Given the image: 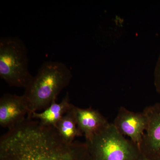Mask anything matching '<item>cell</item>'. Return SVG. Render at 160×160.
<instances>
[{"instance_id": "6da1fadb", "label": "cell", "mask_w": 160, "mask_h": 160, "mask_svg": "<svg viewBox=\"0 0 160 160\" xmlns=\"http://www.w3.org/2000/svg\"><path fill=\"white\" fill-rule=\"evenodd\" d=\"M0 160H89L86 142H67L52 126L27 117L0 138Z\"/></svg>"}, {"instance_id": "7a4b0ae2", "label": "cell", "mask_w": 160, "mask_h": 160, "mask_svg": "<svg viewBox=\"0 0 160 160\" xmlns=\"http://www.w3.org/2000/svg\"><path fill=\"white\" fill-rule=\"evenodd\" d=\"M72 78L71 71L64 63L49 61L43 63L23 94L31 115L50 106L69 85Z\"/></svg>"}, {"instance_id": "3957f363", "label": "cell", "mask_w": 160, "mask_h": 160, "mask_svg": "<svg viewBox=\"0 0 160 160\" xmlns=\"http://www.w3.org/2000/svg\"><path fill=\"white\" fill-rule=\"evenodd\" d=\"M86 143L89 160H139L143 156L139 146L120 133L112 123Z\"/></svg>"}, {"instance_id": "277c9868", "label": "cell", "mask_w": 160, "mask_h": 160, "mask_svg": "<svg viewBox=\"0 0 160 160\" xmlns=\"http://www.w3.org/2000/svg\"><path fill=\"white\" fill-rule=\"evenodd\" d=\"M0 77L11 87L25 89L33 79L29 70L28 49L18 38L0 40Z\"/></svg>"}, {"instance_id": "5b68a950", "label": "cell", "mask_w": 160, "mask_h": 160, "mask_svg": "<svg viewBox=\"0 0 160 160\" xmlns=\"http://www.w3.org/2000/svg\"><path fill=\"white\" fill-rule=\"evenodd\" d=\"M147 128L140 149L145 157L160 160V102L146 107Z\"/></svg>"}, {"instance_id": "8992f818", "label": "cell", "mask_w": 160, "mask_h": 160, "mask_svg": "<svg viewBox=\"0 0 160 160\" xmlns=\"http://www.w3.org/2000/svg\"><path fill=\"white\" fill-rule=\"evenodd\" d=\"M112 124L120 133L128 137L140 148L147 126V117L144 112H135L121 107Z\"/></svg>"}, {"instance_id": "52a82bcc", "label": "cell", "mask_w": 160, "mask_h": 160, "mask_svg": "<svg viewBox=\"0 0 160 160\" xmlns=\"http://www.w3.org/2000/svg\"><path fill=\"white\" fill-rule=\"evenodd\" d=\"M31 114L24 95L6 93L0 99V125L11 129L23 122Z\"/></svg>"}, {"instance_id": "ba28073f", "label": "cell", "mask_w": 160, "mask_h": 160, "mask_svg": "<svg viewBox=\"0 0 160 160\" xmlns=\"http://www.w3.org/2000/svg\"><path fill=\"white\" fill-rule=\"evenodd\" d=\"M75 112L78 128L85 136L86 141L110 124L100 112L91 107L81 108L75 106Z\"/></svg>"}, {"instance_id": "9c48e42d", "label": "cell", "mask_w": 160, "mask_h": 160, "mask_svg": "<svg viewBox=\"0 0 160 160\" xmlns=\"http://www.w3.org/2000/svg\"><path fill=\"white\" fill-rule=\"evenodd\" d=\"M72 106V104L70 103L69 93L67 92L61 102L57 103L55 101L42 112H33L31 117L39 121L43 125L56 128L58 123Z\"/></svg>"}, {"instance_id": "30bf717a", "label": "cell", "mask_w": 160, "mask_h": 160, "mask_svg": "<svg viewBox=\"0 0 160 160\" xmlns=\"http://www.w3.org/2000/svg\"><path fill=\"white\" fill-rule=\"evenodd\" d=\"M75 106L72 104L69 111L63 116L56 127L61 137L69 143L73 142L77 137L83 135L78 128Z\"/></svg>"}, {"instance_id": "8fae6325", "label": "cell", "mask_w": 160, "mask_h": 160, "mask_svg": "<svg viewBox=\"0 0 160 160\" xmlns=\"http://www.w3.org/2000/svg\"><path fill=\"white\" fill-rule=\"evenodd\" d=\"M154 84L156 90L160 94V53L154 69Z\"/></svg>"}, {"instance_id": "7c38bea8", "label": "cell", "mask_w": 160, "mask_h": 160, "mask_svg": "<svg viewBox=\"0 0 160 160\" xmlns=\"http://www.w3.org/2000/svg\"><path fill=\"white\" fill-rule=\"evenodd\" d=\"M139 160H151V159H149L147 158H146V157H145L143 156L141 158V159Z\"/></svg>"}]
</instances>
